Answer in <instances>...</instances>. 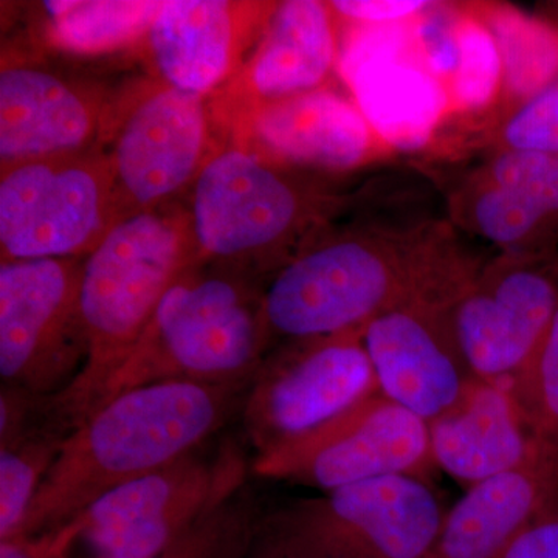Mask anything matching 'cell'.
Listing matches in <instances>:
<instances>
[{"label":"cell","mask_w":558,"mask_h":558,"mask_svg":"<svg viewBox=\"0 0 558 558\" xmlns=\"http://www.w3.org/2000/svg\"><path fill=\"white\" fill-rule=\"evenodd\" d=\"M476 270L439 226L322 233L274 271L264 317L290 341L355 332L414 296L457 299Z\"/></svg>","instance_id":"1"},{"label":"cell","mask_w":558,"mask_h":558,"mask_svg":"<svg viewBox=\"0 0 558 558\" xmlns=\"http://www.w3.org/2000/svg\"><path fill=\"white\" fill-rule=\"evenodd\" d=\"M253 380L161 381L109 399L69 433L14 537L58 531L121 484L190 457L244 407Z\"/></svg>","instance_id":"2"},{"label":"cell","mask_w":558,"mask_h":558,"mask_svg":"<svg viewBox=\"0 0 558 558\" xmlns=\"http://www.w3.org/2000/svg\"><path fill=\"white\" fill-rule=\"evenodd\" d=\"M197 264L189 208L174 204L120 219L84 256L80 318L86 365L64 391L50 396L51 413L70 432L97 410L165 293Z\"/></svg>","instance_id":"3"},{"label":"cell","mask_w":558,"mask_h":558,"mask_svg":"<svg viewBox=\"0 0 558 558\" xmlns=\"http://www.w3.org/2000/svg\"><path fill=\"white\" fill-rule=\"evenodd\" d=\"M269 339L263 292L242 271L197 264L165 293L98 407L161 381L255 379Z\"/></svg>","instance_id":"4"},{"label":"cell","mask_w":558,"mask_h":558,"mask_svg":"<svg viewBox=\"0 0 558 558\" xmlns=\"http://www.w3.org/2000/svg\"><path fill=\"white\" fill-rule=\"evenodd\" d=\"M199 264L274 271L317 240L337 204L240 145L218 148L190 189Z\"/></svg>","instance_id":"5"},{"label":"cell","mask_w":558,"mask_h":558,"mask_svg":"<svg viewBox=\"0 0 558 558\" xmlns=\"http://www.w3.org/2000/svg\"><path fill=\"white\" fill-rule=\"evenodd\" d=\"M444 515L427 481L385 476L279 509L260 535L293 558H428Z\"/></svg>","instance_id":"6"},{"label":"cell","mask_w":558,"mask_h":558,"mask_svg":"<svg viewBox=\"0 0 558 558\" xmlns=\"http://www.w3.org/2000/svg\"><path fill=\"white\" fill-rule=\"evenodd\" d=\"M211 109L208 98L156 78L109 101L98 146L112 172L117 219L172 204L193 186L218 149Z\"/></svg>","instance_id":"7"},{"label":"cell","mask_w":558,"mask_h":558,"mask_svg":"<svg viewBox=\"0 0 558 558\" xmlns=\"http://www.w3.org/2000/svg\"><path fill=\"white\" fill-rule=\"evenodd\" d=\"M100 146L0 170V253L7 260L84 258L117 222Z\"/></svg>","instance_id":"8"},{"label":"cell","mask_w":558,"mask_h":558,"mask_svg":"<svg viewBox=\"0 0 558 558\" xmlns=\"http://www.w3.org/2000/svg\"><path fill=\"white\" fill-rule=\"evenodd\" d=\"M245 462L233 446L213 459L190 454L121 484L64 527L95 558H153L244 486Z\"/></svg>","instance_id":"9"},{"label":"cell","mask_w":558,"mask_h":558,"mask_svg":"<svg viewBox=\"0 0 558 558\" xmlns=\"http://www.w3.org/2000/svg\"><path fill=\"white\" fill-rule=\"evenodd\" d=\"M435 469L427 422L380 391L253 461L263 478L323 492L385 476L427 480Z\"/></svg>","instance_id":"10"},{"label":"cell","mask_w":558,"mask_h":558,"mask_svg":"<svg viewBox=\"0 0 558 558\" xmlns=\"http://www.w3.org/2000/svg\"><path fill=\"white\" fill-rule=\"evenodd\" d=\"M83 260L0 264V377L7 388L57 396L86 365L80 318Z\"/></svg>","instance_id":"11"},{"label":"cell","mask_w":558,"mask_h":558,"mask_svg":"<svg viewBox=\"0 0 558 558\" xmlns=\"http://www.w3.org/2000/svg\"><path fill=\"white\" fill-rule=\"evenodd\" d=\"M292 343L260 365L242 407L258 454L307 435L379 392L362 330Z\"/></svg>","instance_id":"12"},{"label":"cell","mask_w":558,"mask_h":558,"mask_svg":"<svg viewBox=\"0 0 558 558\" xmlns=\"http://www.w3.org/2000/svg\"><path fill=\"white\" fill-rule=\"evenodd\" d=\"M558 310V260L553 253H502L461 290L451 325L470 369L509 385L545 337Z\"/></svg>","instance_id":"13"},{"label":"cell","mask_w":558,"mask_h":558,"mask_svg":"<svg viewBox=\"0 0 558 558\" xmlns=\"http://www.w3.org/2000/svg\"><path fill=\"white\" fill-rule=\"evenodd\" d=\"M411 24H340L337 75L392 154L429 146L450 120L444 84L418 58Z\"/></svg>","instance_id":"14"},{"label":"cell","mask_w":558,"mask_h":558,"mask_svg":"<svg viewBox=\"0 0 558 558\" xmlns=\"http://www.w3.org/2000/svg\"><path fill=\"white\" fill-rule=\"evenodd\" d=\"M451 304L438 296H414L362 330L381 395L427 424L453 409L478 379L454 336Z\"/></svg>","instance_id":"15"},{"label":"cell","mask_w":558,"mask_h":558,"mask_svg":"<svg viewBox=\"0 0 558 558\" xmlns=\"http://www.w3.org/2000/svg\"><path fill=\"white\" fill-rule=\"evenodd\" d=\"M234 145L281 167L347 172L392 156L349 95L330 86L226 121Z\"/></svg>","instance_id":"16"},{"label":"cell","mask_w":558,"mask_h":558,"mask_svg":"<svg viewBox=\"0 0 558 558\" xmlns=\"http://www.w3.org/2000/svg\"><path fill=\"white\" fill-rule=\"evenodd\" d=\"M275 3L161 2L146 35L154 78L189 94H218L244 64Z\"/></svg>","instance_id":"17"},{"label":"cell","mask_w":558,"mask_h":558,"mask_svg":"<svg viewBox=\"0 0 558 558\" xmlns=\"http://www.w3.org/2000/svg\"><path fill=\"white\" fill-rule=\"evenodd\" d=\"M339 50L340 25L330 3H275L252 53L219 90L220 119L329 86Z\"/></svg>","instance_id":"18"},{"label":"cell","mask_w":558,"mask_h":558,"mask_svg":"<svg viewBox=\"0 0 558 558\" xmlns=\"http://www.w3.org/2000/svg\"><path fill=\"white\" fill-rule=\"evenodd\" d=\"M109 100L49 69L3 62L0 70V168L95 148Z\"/></svg>","instance_id":"19"},{"label":"cell","mask_w":558,"mask_h":558,"mask_svg":"<svg viewBox=\"0 0 558 558\" xmlns=\"http://www.w3.org/2000/svg\"><path fill=\"white\" fill-rule=\"evenodd\" d=\"M558 501V451L545 444L515 468L473 484L444 515L428 558H498Z\"/></svg>","instance_id":"20"},{"label":"cell","mask_w":558,"mask_h":558,"mask_svg":"<svg viewBox=\"0 0 558 558\" xmlns=\"http://www.w3.org/2000/svg\"><path fill=\"white\" fill-rule=\"evenodd\" d=\"M428 433L436 469L469 487L515 468L542 444L509 385L481 379L428 422Z\"/></svg>","instance_id":"21"},{"label":"cell","mask_w":558,"mask_h":558,"mask_svg":"<svg viewBox=\"0 0 558 558\" xmlns=\"http://www.w3.org/2000/svg\"><path fill=\"white\" fill-rule=\"evenodd\" d=\"M497 40L506 113L558 81V27L508 3H473ZM505 113V116H506Z\"/></svg>","instance_id":"22"},{"label":"cell","mask_w":558,"mask_h":558,"mask_svg":"<svg viewBox=\"0 0 558 558\" xmlns=\"http://www.w3.org/2000/svg\"><path fill=\"white\" fill-rule=\"evenodd\" d=\"M453 219L502 253H553L549 242L558 234V219L515 191L501 189L475 172L454 196Z\"/></svg>","instance_id":"23"},{"label":"cell","mask_w":558,"mask_h":558,"mask_svg":"<svg viewBox=\"0 0 558 558\" xmlns=\"http://www.w3.org/2000/svg\"><path fill=\"white\" fill-rule=\"evenodd\" d=\"M161 2L78 0L44 2V38L54 49L95 57L145 40Z\"/></svg>","instance_id":"24"},{"label":"cell","mask_w":558,"mask_h":558,"mask_svg":"<svg viewBox=\"0 0 558 558\" xmlns=\"http://www.w3.org/2000/svg\"><path fill=\"white\" fill-rule=\"evenodd\" d=\"M69 433L60 422L43 428L27 422L0 439V542L21 531L33 498Z\"/></svg>","instance_id":"25"},{"label":"cell","mask_w":558,"mask_h":558,"mask_svg":"<svg viewBox=\"0 0 558 558\" xmlns=\"http://www.w3.org/2000/svg\"><path fill=\"white\" fill-rule=\"evenodd\" d=\"M502 60L497 40L473 3L461 5L458 60L447 95L450 119L483 117L502 105Z\"/></svg>","instance_id":"26"},{"label":"cell","mask_w":558,"mask_h":558,"mask_svg":"<svg viewBox=\"0 0 558 558\" xmlns=\"http://www.w3.org/2000/svg\"><path fill=\"white\" fill-rule=\"evenodd\" d=\"M263 520L252 495L242 487L153 558H247Z\"/></svg>","instance_id":"27"},{"label":"cell","mask_w":558,"mask_h":558,"mask_svg":"<svg viewBox=\"0 0 558 558\" xmlns=\"http://www.w3.org/2000/svg\"><path fill=\"white\" fill-rule=\"evenodd\" d=\"M509 387L537 439L558 451V310L534 354Z\"/></svg>","instance_id":"28"},{"label":"cell","mask_w":558,"mask_h":558,"mask_svg":"<svg viewBox=\"0 0 558 558\" xmlns=\"http://www.w3.org/2000/svg\"><path fill=\"white\" fill-rule=\"evenodd\" d=\"M481 178L515 191L558 219V157L526 150H497Z\"/></svg>","instance_id":"29"},{"label":"cell","mask_w":558,"mask_h":558,"mask_svg":"<svg viewBox=\"0 0 558 558\" xmlns=\"http://www.w3.org/2000/svg\"><path fill=\"white\" fill-rule=\"evenodd\" d=\"M495 148L558 157V81L506 113L497 131Z\"/></svg>","instance_id":"30"},{"label":"cell","mask_w":558,"mask_h":558,"mask_svg":"<svg viewBox=\"0 0 558 558\" xmlns=\"http://www.w3.org/2000/svg\"><path fill=\"white\" fill-rule=\"evenodd\" d=\"M459 13L458 3L432 2L411 24L418 58L446 89L457 68Z\"/></svg>","instance_id":"31"},{"label":"cell","mask_w":558,"mask_h":558,"mask_svg":"<svg viewBox=\"0 0 558 558\" xmlns=\"http://www.w3.org/2000/svg\"><path fill=\"white\" fill-rule=\"evenodd\" d=\"M337 20L343 25L385 27L407 24L428 9V0H336L329 2Z\"/></svg>","instance_id":"32"},{"label":"cell","mask_w":558,"mask_h":558,"mask_svg":"<svg viewBox=\"0 0 558 558\" xmlns=\"http://www.w3.org/2000/svg\"><path fill=\"white\" fill-rule=\"evenodd\" d=\"M498 558H558V501Z\"/></svg>","instance_id":"33"},{"label":"cell","mask_w":558,"mask_h":558,"mask_svg":"<svg viewBox=\"0 0 558 558\" xmlns=\"http://www.w3.org/2000/svg\"><path fill=\"white\" fill-rule=\"evenodd\" d=\"M247 558H293L288 556V554L279 550L277 546L271 545L270 542H267L266 538L260 535L256 539L255 546L250 550Z\"/></svg>","instance_id":"34"},{"label":"cell","mask_w":558,"mask_h":558,"mask_svg":"<svg viewBox=\"0 0 558 558\" xmlns=\"http://www.w3.org/2000/svg\"><path fill=\"white\" fill-rule=\"evenodd\" d=\"M89 558H95V557H89Z\"/></svg>","instance_id":"35"}]
</instances>
